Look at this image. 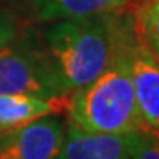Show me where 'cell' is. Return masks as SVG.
I'll use <instances>...</instances> for the list:
<instances>
[{
	"label": "cell",
	"instance_id": "6da1fadb",
	"mask_svg": "<svg viewBox=\"0 0 159 159\" xmlns=\"http://www.w3.org/2000/svg\"><path fill=\"white\" fill-rule=\"evenodd\" d=\"M117 16L119 41L112 62L96 80L70 96L68 122L88 133L128 135L143 132L128 59L132 26L122 8H117Z\"/></svg>",
	"mask_w": 159,
	"mask_h": 159
},
{
	"label": "cell",
	"instance_id": "7a4b0ae2",
	"mask_svg": "<svg viewBox=\"0 0 159 159\" xmlns=\"http://www.w3.org/2000/svg\"><path fill=\"white\" fill-rule=\"evenodd\" d=\"M44 39L65 89L73 93L96 80L112 62L119 41L117 10L50 21Z\"/></svg>",
	"mask_w": 159,
	"mask_h": 159
},
{
	"label": "cell",
	"instance_id": "3957f363",
	"mask_svg": "<svg viewBox=\"0 0 159 159\" xmlns=\"http://www.w3.org/2000/svg\"><path fill=\"white\" fill-rule=\"evenodd\" d=\"M0 94L57 98L70 93L47 52L15 42L13 38L0 47Z\"/></svg>",
	"mask_w": 159,
	"mask_h": 159
},
{
	"label": "cell",
	"instance_id": "277c9868",
	"mask_svg": "<svg viewBox=\"0 0 159 159\" xmlns=\"http://www.w3.org/2000/svg\"><path fill=\"white\" fill-rule=\"evenodd\" d=\"M63 117H41L0 136V159H57L67 132Z\"/></svg>",
	"mask_w": 159,
	"mask_h": 159
},
{
	"label": "cell",
	"instance_id": "5b68a950",
	"mask_svg": "<svg viewBox=\"0 0 159 159\" xmlns=\"http://www.w3.org/2000/svg\"><path fill=\"white\" fill-rule=\"evenodd\" d=\"M128 59L143 133L159 140V62L136 41L133 31L128 42Z\"/></svg>",
	"mask_w": 159,
	"mask_h": 159
},
{
	"label": "cell",
	"instance_id": "8992f818",
	"mask_svg": "<svg viewBox=\"0 0 159 159\" xmlns=\"http://www.w3.org/2000/svg\"><path fill=\"white\" fill-rule=\"evenodd\" d=\"M70 94L39 98L31 94H0V136L47 115H67Z\"/></svg>",
	"mask_w": 159,
	"mask_h": 159
},
{
	"label": "cell",
	"instance_id": "52a82bcc",
	"mask_svg": "<svg viewBox=\"0 0 159 159\" xmlns=\"http://www.w3.org/2000/svg\"><path fill=\"white\" fill-rule=\"evenodd\" d=\"M57 159H132L124 135L88 133L67 120Z\"/></svg>",
	"mask_w": 159,
	"mask_h": 159
},
{
	"label": "cell",
	"instance_id": "ba28073f",
	"mask_svg": "<svg viewBox=\"0 0 159 159\" xmlns=\"http://www.w3.org/2000/svg\"><path fill=\"white\" fill-rule=\"evenodd\" d=\"M127 0H30L31 10L41 21L81 18L109 13L120 8Z\"/></svg>",
	"mask_w": 159,
	"mask_h": 159
},
{
	"label": "cell",
	"instance_id": "9c48e42d",
	"mask_svg": "<svg viewBox=\"0 0 159 159\" xmlns=\"http://www.w3.org/2000/svg\"><path fill=\"white\" fill-rule=\"evenodd\" d=\"M136 41L159 59V0H127L120 7Z\"/></svg>",
	"mask_w": 159,
	"mask_h": 159
},
{
	"label": "cell",
	"instance_id": "30bf717a",
	"mask_svg": "<svg viewBox=\"0 0 159 159\" xmlns=\"http://www.w3.org/2000/svg\"><path fill=\"white\" fill-rule=\"evenodd\" d=\"M125 143L132 159H159V140L143 132L128 133Z\"/></svg>",
	"mask_w": 159,
	"mask_h": 159
},
{
	"label": "cell",
	"instance_id": "8fae6325",
	"mask_svg": "<svg viewBox=\"0 0 159 159\" xmlns=\"http://www.w3.org/2000/svg\"><path fill=\"white\" fill-rule=\"evenodd\" d=\"M16 36V25L5 7L0 5V47Z\"/></svg>",
	"mask_w": 159,
	"mask_h": 159
},
{
	"label": "cell",
	"instance_id": "7c38bea8",
	"mask_svg": "<svg viewBox=\"0 0 159 159\" xmlns=\"http://www.w3.org/2000/svg\"><path fill=\"white\" fill-rule=\"evenodd\" d=\"M157 62H159V59H157Z\"/></svg>",
	"mask_w": 159,
	"mask_h": 159
}]
</instances>
